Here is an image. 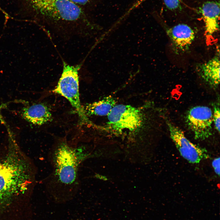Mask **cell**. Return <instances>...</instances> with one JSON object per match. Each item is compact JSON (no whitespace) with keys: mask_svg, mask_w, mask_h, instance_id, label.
Masks as SVG:
<instances>
[{"mask_svg":"<svg viewBox=\"0 0 220 220\" xmlns=\"http://www.w3.org/2000/svg\"><path fill=\"white\" fill-rule=\"evenodd\" d=\"M9 133L8 145L0 151V211L30 193L36 181L34 164Z\"/></svg>","mask_w":220,"mask_h":220,"instance_id":"6da1fadb","label":"cell"},{"mask_svg":"<svg viewBox=\"0 0 220 220\" xmlns=\"http://www.w3.org/2000/svg\"><path fill=\"white\" fill-rule=\"evenodd\" d=\"M88 157L84 146L74 147L65 141L53 147L48 154L52 171L45 181L46 189L61 193L76 192L80 185L79 165Z\"/></svg>","mask_w":220,"mask_h":220,"instance_id":"7a4b0ae2","label":"cell"},{"mask_svg":"<svg viewBox=\"0 0 220 220\" xmlns=\"http://www.w3.org/2000/svg\"><path fill=\"white\" fill-rule=\"evenodd\" d=\"M19 1L34 18L57 30H85L91 25L86 10L70 0Z\"/></svg>","mask_w":220,"mask_h":220,"instance_id":"3957f363","label":"cell"},{"mask_svg":"<svg viewBox=\"0 0 220 220\" xmlns=\"http://www.w3.org/2000/svg\"><path fill=\"white\" fill-rule=\"evenodd\" d=\"M63 65L61 77L53 92L69 101L76 111L82 123L92 125L87 118L80 101L78 74L82 64L72 66L63 61Z\"/></svg>","mask_w":220,"mask_h":220,"instance_id":"277c9868","label":"cell"},{"mask_svg":"<svg viewBox=\"0 0 220 220\" xmlns=\"http://www.w3.org/2000/svg\"><path fill=\"white\" fill-rule=\"evenodd\" d=\"M106 128L120 134L124 130L135 131L140 129L144 122L143 113L139 108L130 105H116L108 115Z\"/></svg>","mask_w":220,"mask_h":220,"instance_id":"5b68a950","label":"cell"},{"mask_svg":"<svg viewBox=\"0 0 220 220\" xmlns=\"http://www.w3.org/2000/svg\"><path fill=\"white\" fill-rule=\"evenodd\" d=\"M185 122L196 139L205 140L212 134L213 112L209 107L197 106L187 112Z\"/></svg>","mask_w":220,"mask_h":220,"instance_id":"8992f818","label":"cell"},{"mask_svg":"<svg viewBox=\"0 0 220 220\" xmlns=\"http://www.w3.org/2000/svg\"><path fill=\"white\" fill-rule=\"evenodd\" d=\"M166 123L170 137L181 155L189 162L197 163L210 156L207 150L192 143L178 127L168 120Z\"/></svg>","mask_w":220,"mask_h":220,"instance_id":"52a82bcc","label":"cell"},{"mask_svg":"<svg viewBox=\"0 0 220 220\" xmlns=\"http://www.w3.org/2000/svg\"><path fill=\"white\" fill-rule=\"evenodd\" d=\"M167 33L174 53L178 54L188 51L195 38L193 30L184 24H178L169 28Z\"/></svg>","mask_w":220,"mask_h":220,"instance_id":"ba28073f","label":"cell"},{"mask_svg":"<svg viewBox=\"0 0 220 220\" xmlns=\"http://www.w3.org/2000/svg\"><path fill=\"white\" fill-rule=\"evenodd\" d=\"M219 3L215 1L204 2L200 9V12L204 23L206 37H212L219 29Z\"/></svg>","mask_w":220,"mask_h":220,"instance_id":"9c48e42d","label":"cell"},{"mask_svg":"<svg viewBox=\"0 0 220 220\" xmlns=\"http://www.w3.org/2000/svg\"><path fill=\"white\" fill-rule=\"evenodd\" d=\"M22 117L34 125H42L51 120L52 114L49 108L43 103L35 104L23 108Z\"/></svg>","mask_w":220,"mask_h":220,"instance_id":"30bf717a","label":"cell"},{"mask_svg":"<svg viewBox=\"0 0 220 220\" xmlns=\"http://www.w3.org/2000/svg\"><path fill=\"white\" fill-rule=\"evenodd\" d=\"M220 64L219 56H217L197 66L199 75L206 83L213 88L217 87L219 84Z\"/></svg>","mask_w":220,"mask_h":220,"instance_id":"8fae6325","label":"cell"},{"mask_svg":"<svg viewBox=\"0 0 220 220\" xmlns=\"http://www.w3.org/2000/svg\"><path fill=\"white\" fill-rule=\"evenodd\" d=\"M117 102L115 97L109 96L88 104L83 108L86 116H108Z\"/></svg>","mask_w":220,"mask_h":220,"instance_id":"7c38bea8","label":"cell"},{"mask_svg":"<svg viewBox=\"0 0 220 220\" xmlns=\"http://www.w3.org/2000/svg\"><path fill=\"white\" fill-rule=\"evenodd\" d=\"M213 120L216 129L220 132V112L219 105H215L213 111Z\"/></svg>","mask_w":220,"mask_h":220,"instance_id":"4fadbf2b","label":"cell"},{"mask_svg":"<svg viewBox=\"0 0 220 220\" xmlns=\"http://www.w3.org/2000/svg\"><path fill=\"white\" fill-rule=\"evenodd\" d=\"M166 7L171 10H175L181 7L180 0H163Z\"/></svg>","mask_w":220,"mask_h":220,"instance_id":"5bb4252c","label":"cell"},{"mask_svg":"<svg viewBox=\"0 0 220 220\" xmlns=\"http://www.w3.org/2000/svg\"><path fill=\"white\" fill-rule=\"evenodd\" d=\"M86 10V8L91 6L94 0H70Z\"/></svg>","mask_w":220,"mask_h":220,"instance_id":"9a60e30c","label":"cell"},{"mask_svg":"<svg viewBox=\"0 0 220 220\" xmlns=\"http://www.w3.org/2000/svg\"><path fill=\"white\" fill-rule=\"evenodd\" d=\"M212 167L215 173L219 176L220 175V158L215 159L212 162Z\"/></svg>","mask_w":220,"mask_h":220,"instance_id":"2e32d148","label":"cell"},{"mask_svg":"<svg viewBox=\"0 0 220 220\" xmlns=\"http://www.w3.org/2000/svg\"><path fill=\"white\" fill-rule=\"evenodd\" d=\"M95 177L97 178L103 180H107V178L105 176L99 174H96L94 176Z\"/></svg>","mask_w":220,"mask_h":220,"instance_id":"e0dca14e","label":"cell"}]
</instances>
